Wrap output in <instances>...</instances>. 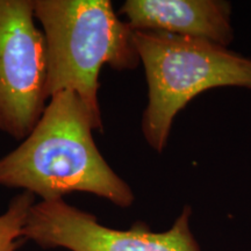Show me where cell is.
Segmentation results:
<instances>
[{
	"label": "cell",
	"mask_w": 251,
	"mask_h": 251,
	"mask_svg": "<svg viewBox=\"0 0 251 251\" xmlns=\"http://www.w3.org/2000/svg\"><path fill=\"white\" fill-rule=\"evenodd\" d=\"M94 129L98 127L76 93H55L23 143L0 158V186L23 188L43 201L86 192L122 208L131 206L133 191L97 148Z\"/></svg>",
	"instance_id": "6da1fadb"
},
{
	"label": "cell",
	"mask_w": 251,
	"mask_h": 251,
	"mask_svg": "<svg viewBox=\"0 0 251 251\" xmlns=\"http://www.w3.org/2000/svg\"><path fill=\"white\" fill-rule=\"evenodd\" d=\"M34 15L46 39L49 99L59 91L75 92L102 131L100 70L105 64L117 71L139 67L134 30L109 0H34Z\"/></svg>",
	"instance_id": "7a4b0ae2"
},
{
	"label": "cell",
	"mask_w": 251,
	"mask_h": 251,
	"mask_svg": "<svg viewBox=\"0 0 251 251\" xmlns=\"http://www.w3.org/2000/svg\"><path fill=\"white\" fill-rule=\"evenodd\" d=\"M148 84L144 139L157 152L168 143L176 115L198 94L222 86L251 89V59L211 41L157 30H134Z\"/></svg>",
	"instance_id": "3957f363"
},
{
	"label": "cell",
	"mask_w": 251,
	"mask_h": 251,
	"mask_svg": "<svg viewBox=\"0 0 251 251\" xmlns=\"http://www.w3.org/2000/svg\"><path fill=\"white\" fill-rule=\"evenodd\" d=\"M48 59L34 0H0V131L25 140L49 99Z\"/></svg>",
	"instance_id": "277c9868"
},
{
	"label": "cell",
	"mask_w": 251,
	"mask_h": 251,
	"mask_svg": "<svg viewBox=\"0 0 251 251\" xmlns=\"http://www.w3.org/2000/svg\"><path fill=\"white\" fill-rule=\"evenodd\" d=\"M192 209L186 206L166 231L155 233L143 222L121 230L100 225L96 216L63 199L35 202L23 237L43 249L70 251H201L190 228Z\"/></svg>",
	"instance_id": "5b68a950"
},
{
	"label": "cell",
	"mask_w": 251,
	"mask_h": 251,
	"mask_svg": "<svg viewBox=\"0 0 251 251\" xmlns=\"http://www.w3.org/2000/svg\"><path fill=\"white\" fill-rule=\"evenodd\" d=\"M119 14L133 30H157L227 47L231 6L221 0H127Z\"/></svg>",
	"instance_id": "8992f818"
},
{
	"label": "cell",
	"mask_w": 251,
	"mask_h": 251,
	"mask_svg": "<svg viewBox=\"0 0 251 251\" xmlns=\"http://www.w3.org/2000/svg\"><path fill=\"white\" fill-rule=\"evenodd\" d=\"M35 203V196L24 191L15 196L8 208L0 215V251H15L18 241L23 237L30 208Z\"/></svg>",
	"instance_id": "52a82bcc"
}]
</instances>
